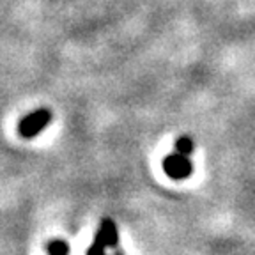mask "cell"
<instances>
[{"label":"cell","instance_id":"cell-1","mask_svg":"<svg viewBox=\"0 0 255 255\" xmlns=\"http://www.w3.org/2000/svg\"><path fill=\"white\" fill-rule=\"evenodd\" d=\"M52 119L53 116L48 108H37V110H34L32 114L25 116L20 121V124H18V135L27 140L34 138V136H37L39 133H43L46 129L48 124L52 123Z\"/></svg>","mask_w":255,"mask_h":255},{"label":"cell","instance_id":"cell-2","mask_svg":"<svg viewBox=\"0 0 255 255\" xmlns=\"http://www.w3.org/2000/svg\"><path fill=\"white\" fill-rule=\"evenodd\" d=\"M191 161L188 156L179 154V152H172L167 158L163 159V170L167 172L168 177L175 181L186 179L188 175L191 174Z\"/></svg>","mask_w":255,"mask_h":255},{"label":"cell","instance_id":"cell-3","mask_svg":"<svg viewBox=\"0 0 255 255\" xmlns=\"http://www.w3.org/2000/svg\"><path fill=\"white\" fill-rule=\"evenodd\" d=\"M96 241L100 245H103V247H116V243H117L116 225L112 222H103V225H101L100 231H98Z\"/></svg>","mask_w":255,"mask_h":255},{"label":"cell","instance_id":"cell-4","mask_svg":"<svg viewBox=\"0 0 255 255\" xmlns=\"http://www.w3.org/2000/svg\"><path fill=\"white\" fill-rule=\"evenodd\" d=\"M48 255H68L69 254V245L64 239H52L46 245Z\"/></svg>","mask_w":255,"mask_h":255},{"label":"cell","instance_id":"cell-5","mask_svg":"<svg viewBox=\"0 0 255 255\" xmlns=\"http://www.w3.org/2000/svg\"><path fill=\"white\" fill-rule=\"evenodd\" d=\"M175 152L190 156L191 152H193V140H191L190 136H181V138H177V142H175Z\"/></svg>","mask_w":255,"mask_h":255}]
</instances>
